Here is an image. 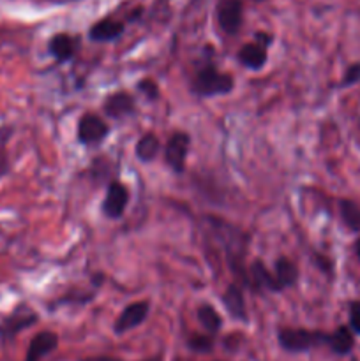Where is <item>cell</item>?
I'll use <instances>...</instances> for the list:
<instances>
[{"instance_id": "cell-1", "label": "cell", "mask_w": 360, "mask_h": 361, "mask_svg": "<svg viewBox=\"0 0 360 361\" xmlns=\"http://www.w3.org/2000/svg\"><path fill=\"white\" fill-rule=\"evenodd\" d=\"M235 88V79L230 72L219 71L216 64L207 62L194 72L191 79V94L198 99H209L216 95H226Z\"/></svg>"}, {"instance_id": "cell-2", "label": "cell", "mask_w": 360, "mask_h": 361, "mask_svg": "<svg viewBox=\"0 0 360 361\" xmlns=\"http://www.w3.org/2000/svg\"><path fill=\"white\" fill-rule=\"evenodd\" d=\"M329 335L320 331L304 330V328H279L277 340L279 346L288 353H306L318 344H327Z\"/></svg>"}, {"instance_id": "cell-3", "label": "cell", "mask_w": 360, "mask_h": 361, "mask_svg": "<svg viewBox=\"0 0 360 361\" xmlns=\"http://www.w3.org/2000/svg\"><path fill=\"white\" fill-rule=\"evenodd\" d=\"M191 148V136L186 131H175L168 138L164 147V162L173 173L180 175L186 171L187 155Z\"/></svg>"}, {"instance_id": "cell-4", "label": "cell", "mask_w": 360, "mask_h": 361, "mask_svg": "<svg viewBox=\"0 0 360 361\" xmlns=\"http://www.w3.org/2000/svg\"><path fill=\"white\" fill-rule=\"evenodd\" d=\"M108 134H110V125L99 115L85 113L78 120L76 138H78V143L84 145V147H94V145L102 143Z\"/></svg>"}, {"instance_id": "cell-5", "label": "cell", "mask_w": 360, "mask_h": 361, "mask_svg": "<svg viewBox=\"0 0 360 361\" xmlns=\"http://www.w3.org/2000/svg\"><path fill=\"white\" fill-rule=\"evenodd\" d=\"M38 321V312H34L29 305H18V307L2 321V324H0V340H2V342H9V340H13L18 335L19 331L34 326Z\"/></svg>"}, {"instance_id": "cell-6", "label": "cell", "mask_w": 360, "mask_h": 361, "mask_svg": "<svg viewBox=\"0 0 360 361\" xmlns=\"http://www.w3.org/2000/svg\"><path fill=\"white\" fill-rule=\"evenodd\" d=\"M216 18L223 34H239L244 23L242 0H219L216 8Z\"/></svg>"}, {"instance_id": "cell-7", "label": "cell", "mask_w": 360, "mask_h": 361, "mask_svg": "<svg viewBox=\"0 0 360 361\" xmlns=\"http://www.w3.org/2000/svg\"><path fill=\"white\" fill-rule=\"evenodd\" d=\"M130 200L131 194L127 185H124L122 182H111L107 188V196L101 203V211L104 214V217L117 220L125 214Z\"/></svg>"}, {"instance_id": "cell-8", "label": "cell", "mask_w": 360, "mask_h": 361, "mask_svg": "<svg viewBox=\"0 0 360 361\" xmlns=\"http://www.w3.org/2000/svg\"><path fill=\"white\" fill-rule=\"evenodd\" d=\"M102 111L111 120L133 117L136 113V99L125 90L114 92V94L107 95V99L102 102Z\"/></svg>"}, {"instance_id": "cell-9", "label": "cell", "mask_w": 360, "mask_h": 361, "mask_svg": "<svg viewBox=\"0 0 360 361\" xmlns=\"http://www.w3.org/2000/svg\"><path fill=\"white\" fill-rule=\"evenodd\" d=\"M148 312H150V303L148 301H134V303H130L122 310L117 321H115V333L122 335V333L134 330V328L140 326L147 319Z\"/></svg>"}, {"instance_id": "cell-10", "label": "cell", "mask_w": 360, "mask_h": 361, "mask_svg": "<svg viewBox=\"0 0 360 361\" xmlns=\"http://www.w3.org/2000/svg\"><path fill=\"white\" fill-rule=\"evenodd\" d=\"M80 38L61 32V34H55L48 41V53L58 64H64V62L72 61L76 57V53L80 49Z\"/></svg>"}, {"instance_id": "cell-11", "label": "cell", "mask_w": 360, "mask_h": 361, "mask_svg": "<svg viewBox=\"0 0 360 361\" xmlns=\"http://www.w3.org/2000/svg\"><path fill=\"white\" fill-rule=\"evenodd\" d=\"M221 301H223L224 309L230 314L233 319L240 321V323H247L249 316H247V307H246V298H244L242 284L231 282L230 286L224 289V293L221 294Z\"/></svg>"}, {"instance_id": "cell-12", "label": "cell", "mask_w": 360, "mask_h": 361, "mask_svg": "<svg viewBox=\"0 0 360 361\" xmlns=\"http://www.w3.org/2000/svg\"><path fill=\"white\" fill-rule=\"evenodd\" d=\"M272 275H274V280H276L277 293L290 289V287L297 286V282H299V277H300L299 264H297L293 259H290V257L279 256L276 259V263H274Z\"/></svg>"}, {"instance_id": "cell-13", "label": "cell", "mask_w": 360, "mask_h": 361, "mask_svg": "<svg viewBox=\"0 0 360 361\" xmlns=\"http://www.w3.org/2000/svg\"><path fill=\"white\" fill-rule=\"evenodd\" d=\"M125 32V23L114 18H104L95 22L88 29V39L94 42H110L117 41Z\"/></svg>"}, {"instance_id": "cell-14", "label": "cell", "mask_w": 360, "mask_h": 361, "mask_svg": "<svg viewBox=\"0 0 360 361\" xmlns=\"http://www.w3.org/2000/svg\"><path fill=\"white\" fill-rule=\"evenodd\" d=\"M240 64L251 71H260L265 67L267 61H269V48L258 45V42H246L242 48L237 53Z\"/></svg>"}, {"instance_id": "cell-15", "label": "cell", "mask_w": 360, "mask_h": 361, "mask_svg": "<svg viewBox=\"0 0 360 361\" xmlns=\"http://www.w3.org/2000/svg\"><path fill=\"white\" fill-rule=\"evenodd\" d=\"M58 337L54 331H41L32 339L31 346L27 349V356L25 361H41L46 354L57 349Z\"/></svg>"}, {"instance_id": "cell-16", "label": "cell", "mask_w": 360, "mask_h": 361, "mask_svg": "<svg viewBox=\"0 0 360 361\" xmlns=\"http://www.w3.org/2000/svg\"><path fill=\"white\" fill-rule=\"evenodd\" d=\"M159 152L161 141L154 132H147V134L141 136L140 140H138L136 147H134V155L143 164H148V162L154 161L159 155Z\"/></svg>"}, {"instance_id": "cell-17", "label": "cell", "mask_w": 360, "mask_h": 361, "mask_svg": "<svg viewBox=\"0 0 360 361\" xmlns=\"http://www.w3.org/2000/svg\"><path fill=\"white\" fill-rule=\"evenodd\" d=\"M327 344L330 346V349L336 354H348L352 353L353 346H355V337H353V331L350 326H339L338 330L334 331L332 335H329Z\"/></svg>"}, {"instance_id": "cell-18", "label": "cell", "mask_w": 360, "mask_h": 361, "mask_svg": "<svg viewBox=\"0 0 360 361\" xmlns=\"http://www.w3.org/2000/svg\"><path fill=\"white\" fill-rule=\"evenodd\" d=\"M339 214H341L345 226L353 233H360V207L352 200H338Z\"/></svg>"}, {"instance_id": "cell-19", "label": "cell", "mask_w": 360, "mask_h": 361, "mask_svg": "<svg viewBox=\"0 0 360 361\" xmlns=\"http://www.w3.org/2000/svg\"><path fill=\"white\" fill-rule=\"evenodd\" d=\"M196 317L201 323V326L209 331V333H217L221 330V326H223V319H221L219 312L214 309L212 305H201V307H198Z\"/></svg>"}, {"instance_id": "cell-20", "label": "cell", "mask_w": 360, "mask_h": 361, "mask_svg": "<svg viewBox=\"0 0 360 361\" xmlns=\"http://www.w3.org/2000/svg\"><path fill=\"white\" fill-rule=\"evenodd\" d=\"M136 90L140 92L141 95H145V99H148V101H157L161 95L159 85H157L156 79L152 78H141L140 81L136 83Z\"/></svg>"}, {"instance_id": "cell-21", "label": "cell", "mask_w": 360, "mask_h": 361, "mask_svg": "<svg viewBox=\"0 0 360 361\" xmlns=\"http://www.w3.org/2000/svg\"><path fill=\"white\" fill-rule=\"evenodd\" d=\"M187 346L194 353H210L214 349V339L210 335H191Z\"/></svg>"}, {"instance_id": "cell-22", "label": "cell", "mask_w": 360, "mask_h": 361, "mask_svg": "<svg viewBox=\"0 0 360 361\" xmlns=\"http://www.w3.org/2000/svg\"><path fill=\"white\" fill-rule=\"evenodd\" d=\"M357 83H360V62H353V64H350L348 67H346L345 74H343L338 87L348 88V87H353V85H357Z\"/></svg>"}, {"instance_id": "cell-23", "label": "cell", "mask_w": 360, "mask_h": 361, "mask_svg": "<svg viewBox=\"0 0 360 361\" xmlns=\"http://www.w3.org/2000/svg\"><path fill=\"white\" fill-rule=\"evenodd\" d=\"M350 328L355 335H360V301L353 300L350 303Z\"/></svg>"}, {"instance_id": "cell-24", "label": "cell", "mask_w": 360, "mask_h": 361, "mask_svg": "<svg viewBox=\"0 0 360 361\" xmlns=\"http://www.w3.org/2000/svg\"><path fill=\"white\" fill-rule=\"evenodd\" d=\"M315 263H316V266H318L320 270L323 271V273L329 275V277H332L334 264H332V261L329 259V257L323 256V254H316V256H315Z\"/></svg>"}, {"instance_id": "cell-25", "label": "cell", "mask_w": 360, "mask_h": 361, "mask_svg": "<svg viewBox=\"0 0 360 361\" xmlns=\"http://www.w3.org/2000/svg\"><path fill=\"white\" fill-rule=\"evenodd\" d=\"M254 42H258V45L265 46V48H270V46H272V42H274V38L269 34V32L260 31V32H256V34H254Z\"/></svg>"}, {"instance_id": "cell-26", "label": "cell", "mask_w": 360, "mask_h": 361, "mask_svg": "<svg viewBox=\"0 0 360 361\" xmlns=\"http://www.w3.org/2000/svg\"><path fill=\"white\" fill-rule=\"evenodd\" d=\"M353 250H355V256L359 257V261H360V236L357 238L355 243H353Z\"/></svg>"}, {"instance_id": "cell-27", "label": "cell", "mask_w": 360, "mask_h": 361, "mask_svg": "<svg viewBox=\"0 0 360 361\" xmlns=\"http://www.w3.org/2000/svg\"><path fill=\"white\" fill-rule=\"evenodd\" d=\"M91 361H118L115 360V358H110V356H99V358H94V360Z\"/></svg>"}, {"instance_id": "cell-28", "label": "cell", "mask_w": 360, "mask_h": 361, "mask_svg": "<svg viewBox=\"0 0 360 361\" xmlns=\"http://www.w3.org/2000/svg\"><path fill=\"white\" fill-rule=\"evenodd\" d=\"M147 361H161V358H150V360H147Z\"/></svg>"}, {"instance_id": "cell-29", "label": "cell", "mask_w": 360, "mask_h": 361, "mask_svg": "<svg viewBox=\"0 0 360 361\" xmlns=\"http://www.w3.org/2000/svg\"><path fill=\"white\" fill-rule=\"evenodd\" d=\"M253 2H265V0H253Z\"/></svg>"}]
</instances>
